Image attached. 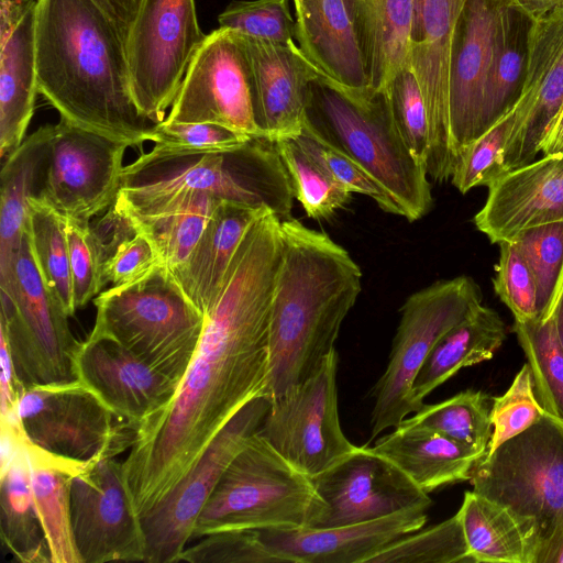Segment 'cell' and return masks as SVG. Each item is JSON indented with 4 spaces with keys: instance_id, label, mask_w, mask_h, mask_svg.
<instances>
[{
    "instance_id": "1",
    "label": "cell",
    "mask_w": 563,
    "mask_h": 563,
    "mask_svg": "<svg viewBox=\"0 0 563 563\" xmlns=\"http://www.w3.org/2000/svg\"><path fill=\"white\" fill-rule=\"evenodd\" d=\"M283 242L280 219L264 211L249 228L173 399L136 431L122 463L137 515L158 503L252 398L264 395L271 309Z\"/></svg>"
},
{
    "instance_id": "2",
    "label": "cell",
    "mask_w": 563,
    "mask_h": 563,
    "mask_svg": "<svg viewBox=\"0 0 563 563\" xmlns=\"http://www.w3.org/2000/svg\"><path fill=\"white\" fill-rule=\"evenodd\" d=\"M37 89L60 119L130 147L157 125L137 108L125 43L91 0H36Z\"/></svg>"
},
{
    "instance_id": "3",
    "label": "cell",
    "mask_w": 563,
    "mask_h": 563,
    "mask_svg": "<svg viewBox=\"0 0 563 563\" xmlns=\"http://www.w3.org/2000/svg\"><path fill=\"white\" fill-rule=\"evenodd\" d=\"M280 236L264 390L269 400L305 382L334 350L362 278L349 252L324 232L289 218L280 220Z\"/></svg>"
},
{
    "instance_id": "4",
    "label": "cell",
    "mask_w": 563,
    "mask_h": 563,
    "mask_svg": "<svg viewBox=\"0 0 563 563\" xmlns=\"http://www.w3.org/2000/svg\"><path fill=\"white\" fill-rule=\"evenodd\" d=\"M205 192L291 218L295 191L276 141L252 137L219 153L164 155L148 151L125 165L115 202L134 217L163 213L181 197Z\"/></svg>"
},
{
    "instance_id": "5",
    "label": "cell",
    "mask_w": 563,
    "mask_h": 563,
    "mask_svg": "<svg viewBox=\"0 0 563 563\" xmlns=\"http://www.w3.org/2000/svg\"><path fill=\"white\" fill-rule=\"evenodd\" d=\"M302 129L363 167L409 222L429 212L427 168L404 142L385 90L354 92L321 74L309 85Z\"/></svg>"
},
{
    "instance_id": "6",
    "label": "cell",
    "mask_w": 563,
    "mask_h": 563,
    "mask_svg": "<svg viewBox=\"0 0 563 563\" xmlns=\"http://www.w3.org/2000/svg\"><path fill=\"white\" fill-rule=\"evenodd\" d=\"M93 303L92 333L115 341L179 385L198 346L205 317L167 267L161 265L134 283L110 287Z\"/></svg>"
},
{
    "instance_id": "7",
    "label": "cell",
    "mask_w": 563,
    "mask_h": 563,
    "mask_svg": "<svg viewBox=\"0 0 563 563\" xmlns=\"http://www.w3.org/2000/svg\"><path fill=\"white\" fill-rule=\"evenodd\" d=\"M0 335L20 389L77 380L76 357L82 341L71 332L69 314L40 272L29 228L9 265L0 271Z\"/></svg>"
},
{
    "instance_id": "8",
    "label": "cell",
    "mask_w": 563,
    "mask_h": 563,
    "mask_svg": "<svg viewBox=\"0 0 563 563\" xmlns=\"http://www.w3.org/2000/svg\"><path fill=\"white\" fill-rule=\"evenodd\" d=\"M321 507L310 477L258 432L222 474L192 538L225 530L307 528Z\"/></svg>"
},
{
    "instance_id": "9",
    "label": "cell",
    "mask_w": 563,
    "mask_h": 563,
    "mask_svg": "<svg viewBox=\"0 0 563 563\" xmlns=\"http://www.w3.org/2000/svg\"><path fill=\"white\" fill-rule=\"evenodd\" d=\"M473 490L509 508L533 530L537 563L563 534V422L544 415L474 465Z\"/></svg>"
},
{
    "instance_id": "10",
    "label": "cell",
    "mask_w": 563,
    "mask_h": 563,
    "mask_svg": "<svg viewBox=\"0 0 563 563\" xmlns=\"http://www.w3.org/2000/svg\"><path fill=\"white\" fill-rule=\"evenodd\" d=\"M481 303L468 276L435 282L406 299L386 371L373 389L371 439L416 412L410 393L418 372L441 336Z\"/></svg>"
},
{
    "instance_id": "11",
    "label": "cell",
    "mask_w": 563,
    "mask_h": 563,
    "mask_svg": "<svg viewBox=\"0 0 563 563\" xmlns=\"http://www.w3.org/2000/svg\"><path fill=\"white\" fill-rule=\"evenodd\" d=\"M271 400L260 395L244 404L207 445L197 462L152 508L140 515L146 563L179 562L198 516L222 474L260 432Z\"/></svg>"
},
{
    "instance_id": "12",
    "label": "cell",
    "mask_w": 563,
    "mask_h": 563,
    "mask_svg": "<svg viewBox=\"0 0 563 563\" xmlns=\"http://www.w3.org/2000/svg\"><path fill=\"white\" fill-rule=\"evenodd\" d=\"M119 421L81 382L23 388L18 424L24 439L62 457L90 462L132 446L136 431Z\"/></svg>"
},
{
    "instance_id": "13",
    "label": "cell",
    "mask_w": 563,
    "mask_h": 563,
    "mask_svg": "<svg viewBox=\"0 0 563 563\" xmlns=\"http://www.w3.org/2000/svg\"><path fill=\"white\" fill-rule=\"evenodd\" d=\"M205 37L195 0H141L125 51L135 103L156 124L166 119Z\"/></svg>"
},
{
    "instance_id": "14",
    "label": "cell",
    "mask_w": 563,
    "mask_h": 563,
    "mask_svg": "<svg viewBox=\"0 0 563 563\" xmlns=\"http://www.w3.org/2000/svg\"><path fill=\"white\" fill-rule=\"evenodd\" d=\"M335 349L301 384L271 400L260 434L296 470L313 477L356 449L338 409Z\"/></svg>"
},
{
    "instance_id": "15",
    "label": "cell",
    "mask_w": 563,
    "mask_h": 563,
    "mask_svg": "<svg viewBox=\"0 0 563 563\" xmlns=\"http://www.w3.org/2000/svg\"><path fill=\"white\" fill-rule=\"evenodd\" d=\"M166 122H207L263 136L254 117L253 78L244 34H207L186 70Z\"/></svg>"
},
{
    "instance_id": "16",
    "label": "cell",
    "mask_w": 563,
    "mask_h": 563,
    "mask_svg": "<svg viewBox=\"0 0 563 563\" xmlns=\"http://www.w3.org/2000/svg\"><path fill=\"white\" fill-rule=\"evenodd\" d=\"M128 147L60 119L53 125L44 185L36 199L65 219L89 224L115 201Z\"/></svg>"
},
{
    "instance_id": "17",
    "label": "cell",
    "mask_w": 563,
    "mask_h": 563,
    "mask_svg": "<svg viewBox=\"0 0 563 563\" xmlns=\"http://www.w3.org/2000/svg\"><path fill=\"white\" fill-rule=\"evenodd\" d=\"M310 479L322 503L307 527L311 529L372 521L432 504L399 467L366 446H356Z\"/></svg>"
},
{
    "instance_id": "18",
    "label": "cell",
    "mask_w": 563,
    "mask_h": 563,
    "mask_svg": "<svg viewBox=\"0 0 563 563\" xmlns=\"http://www.w3.org/2000/svg\"><path fill=\"white\" fill-rule=\"evenodd\" d=\"M70 520L82 563L144 562V532L114 457L96 459L71 478Z\"/></svg>"
},
{
    "instance_id": "19",
    "label": "cell",
    "mask_w": 563,
    "mask_h": 563,
    "mask_svg": "<svg viewBox=\"0 0 563 563\" xmlns=\"http://www.w3.org/2000/svg\"><path fill=\"white\" fill-rule=\"evenodd\" d=\"M466 0H412L408 64L423 96L429 122L427 174L435 181L452 177L449 114V58L452 34Z\"/></svg>"
},
{
    "instance_id": "20",
    "label": "cell",
    "mask_w": 563,
    "mask_h": 563,
    "mask_svg": "<svg viewBox=\"0 0 563 563\" xmlns=\"http://www.w3.org/2000/svg\"><path fill=\"white\" fill-rule=\"evenodd\" d=\"M509 0H466L455 24L449 58V114L455 166L484 133L486 79L498 24Z\"/></svg>"
},
{
    "instance_id": "21",
    "label": "cell",
    "mask_w": 563,
    "mask_h": 563,
    "mask_svg": "<svg viewBox=\"0 0 563 563\" xmlns=\"http://www.w3.org/2000/svg\"><path fill=\"white\" fill-rule=\"evenodd\" d=\"M77 379L137 431L173 399L178 384L115 341L90 332L76 357Z\"/></svg>"
},
{
    "instance_id": "22",
    "label": "cell",
    "mask_w": 563,
    "mask_h": 563,
    "mask_svg": "<svg viewBox=\"0 0 563 563\" xmlns=\"http://www.w3.org/2000/svg\"><path fill=\"white\" fill-rule=\"evenodd\" d=\"M244 37L252 68L254 117L260 131L273 141L300 134L309 85L322 73L295 42Z\"/></svg>"
},
{
    "instance_id": "23",
    "label": "cell",
    "mask_w": 563,
    "mask_h": 563,
    "mask_svg": "<svg viewBox=\"0 0 563 563\" xmlns=\"http://www.w3.org/2000/svg\"><path fill=\"white\" fill-rule=\"evenodd\" d=\"M488 188L474 223L492 243L512 241L523 230L563 221V154L515 168Z\"/></svg>"
},
{
    "instance_id": "24",
    "label": "cell",
    "mask_w": 563,
    "mask_h": 563,
    "mask_svg": "<svg viewBox=\"0 0 563 563\" xmlns=\"http://www.w3.org/2000/svg\"><path fill=\"white\" fill-rule=\"evenodd\" d=\"M428 508L333 528L256 529L279 563H367L380 549L420 530Z\"/></svg>"
},
{
    "instance_id": "25",
    "label": "cell",
    "mask_w": 563,
    "mask_h": 563,
    "mask_svg": "<svg viewBox=\"0 0 563 563\" xmlns=\"http://www.w3.org/2000/svg\"><path fill=\"white\" fill-rule=\"evenodd\" d=\"M296 42L325 77L354 92L372 90L353 24L342 0H294Z\"/></svg>"
},
{
    "instance_id": "26",
    "label": "cell",
    "mask_w": 563,
    "mask_h": 563,
    "mask_svg": "<svg viewBox=\"0 0 563 563\" xmlns=\"http://www.w3.org/2000/svg\"><path fill=\"white\" fill-rule=\"evenodd\" d=\"M37 1L15 25L0 33V156L21 145L34 114L37 89L35 24Z\"/></svg>"
},
{
    "instance_id": "27",
    "label": "cell",
    "mask_w": 563,
    "mask_h": 563,
    "mask_svg": "<svg viewBox=\"0 0 563 563\" xmlns=\"http://www.w3.org/2000/svg\"><path fill=\"white\" fill-rule=\"evenodd\" d=\"M265 209L222 200L187 264L173 274L202 314L216 301L243 236Z\"/></svg>"
},
{
    "instance_id": "28",
    "label": "cell",
    "mask_w": 563,
    "mask_h": 563,
    "mask_svg": "<svg viewBox=\"0 0 563 563\" xmlns=\"http://www.w3.org/2000/svg\"><path fill=\"white\" fill-rule=\"evenodd\" d=\"M372 450L393 462L428 494L470 481L474 465L484 456L435 431L400 424L376 441Z\"/></svg>"
},
{
    "instance_id": "29",
    "label": "cell",
    "mask_w": 563,
    "mask_h": 563,
    "mask_svg": "<svg viewBox=\"0 0 563 563\" xmlns=\"http://www.w3.org/2000/svg\"><path fill=\"white\" fill-rule=\"evenodd\" d=\"M506 339V325L492 308L477 306L437 342L411 387L416 411L432 390L463 367L490 360Z\"/></svg>"
},
{
    "instance_id": "30",
    "label": "cell",
    "mask_w": 563,
    "mask_h": 563,
    "mask_svg": "<svg viewBox=\"0 0 563 563\" xmlns=\"http://www.w3.org/2000/svg\"><path fill=\"white\" fill-rule=\"evenodd\" d=\"M53 124L40 126L7 156L0 187V271L10 263L30 225V200L44 185Z\"/></svg>"
},
{
    "instance_id": "31",
    "label": "cell",
    "mask_w": 563,
    "mask_h": 563,
    "mask_svg": "<svg viewBox=\"0 0 563 563\" xmlns=\"http://www.w3.org/2000/svg\"><path fill=\"white\" fill-rule=\"evenodd\" d=\"M374 90L408 63L412 0H342Z\"/></svg>"
},
{
    "instance_id": "32",
    "label": "cell",
    "mask_w": 563,
    "mask_h": 563,
    "mask_svg": "<svg viewBox=\"0 0 563 563\" xmlns=\"http://www.w3.org/2000/svg\"><path fill=\"white\" fill-rule=\"evenodd\" d=\"M1 539L21 563H52L31 485V464L21 431L1 455Z\"/></svg>"
},
{
    "instance_id": "33",
    "label": "cell",
    "mask_w": 563,
    "mask_h": 563,
    "mask_svg": "<svg viewBox=\"0 0 563 563\" xmlns=\"http://www.w3.org/2000/svg\"><path fill=\"white\" fill-rule=\"evenodd\" d=\"M457 514L474 563H537L532 528L506 506L466 490Z\"/></svg>"
},
{
    "instance_id": "34",
    "label": "cell",
    "mask_w": 563,
    "mask_h": 563,
    "mask_svg": "<svg viewBox=\"0 0 563 563\" xmlns=\"http://www.w3.org/2000/svg\"><path fill=\"white\" fill-rule=\"evenodd\" d=\"M23 437V435H22ZM31 464V485L52 563H82L70 520V482L91 462L52 454L23 437Z\"/></svg>"
},
{
    "instance_id": "35",
    "label": "cell",
    "mask_w": 563,
    "mask_h": 563,
    "mask_svg": "<svg viewBox=\"0 0 563 563\" xmlns=\"http://www.w3.org/2000/svg\"><path fill=\"white\" fill-rule=\"evenodd\" d=\"M536 22L537 18L516 0L504 7L485 86L484 132L523 93Z\"/></svg>"
},
{
    "instance_id": "36",
    "label": "cell",
    "mask_w": 563,
    "mask_h": 563,
    "mask_svg": "<svg viewBox=\"0 0 563 563\" xmlns=\"http://www.w3.org/2000/svg\"><path fill=\"white\" fill-rule=\"evenodd\" d=\"M90 228L95 236L103 287L134 283L163 265L155 247L115 201Z\"/></svg>"
},
{
    "instance_id": "37",
    "label": "cell",
    "mask_w": 563,
    "mask_h": 563,
    "mask_svg": "<svg viewBox=\"0 0 563 563\" xmlns=\"http://www.w3.org/2000/svg\"><path fill=\"white\" fill-rule=\"evenodd\" d=\"M221 201L209 194L191 192L161 214H128L152 242L163 265L174 274L187 264Z\"/></svg>"
},
{
    "instance_id": "38",
    "label": "cell",
    "mask_w": 563,
    "mask_h": 563,
    "mask_svg": "<svg viewBox=\"0 0 563 563\" xmlns=\"http://www.w3.org/2000/svg\"><path fill=\"white\" fill-rule=\"evenodd\" d=\"M489 411L486 394L466 389L441 402L423 405L399 424L435 431L485 455L493 431Z\"/></svg>"
},
{
    "instance_id": "39",
    "label": "cell",
    "mask_w": 563,
    "mask_h": 563,
    "mask_svg": "<svg viewBox=\"0 0 563 563\" xmlns=\"http://www.w3.org/2000/svg\"><path fill=\"white\" fill-rule=\"evenodd\" d=\"M512 331L530 366L541 407L547 415L563 422V346L553 318L515 321Z\"/></svg>"
},
{
    "instance_id": "40",
    "label": "cell",
    "mask_w": 563,
    "mask_h": 563,
    "mask_svg": "<svg viewBox=\"0 0 563 563\" xmlns=\"http://www.w3.org/2000/svg\"><path fill=\"white\" fill-rule=\"evenodd\" d=\"M505 154L507 172L532 163L541 144L563 106V48L540 82L528 112L522 117V106Z\"/></svg>"
},
{
    "instance_id": "41",
    "label": "cell",
    "mask_w": 563,
    "mask_h": 563,
    "mask_svg": "<svg viewBox=\"0 0 563 563\" xmlns=\"http://www.w3.org/2000/svg\"><path fill=\"white\" fill-rule=\"evenodd\" d=\"M30 236L40 272L64 306L74 316L73 287L66 219L43 201L30 200Z\"/></svg>"
},
{
    "instance_id": "42",
    "label": "cell",
    "mask_w": 563,
    "mask_h": 563,
    "mask_svg": "<svg viewBox=\"0 0 563 563\" xmlns=\"http://www.w3.org/2000/svg\"><path fill=\"white\" fill-rule=\"evenodd\" d=\"M276 145L290 176L295 198L309 218H328L350 200L351 192L311 157L295 136L277 140Z\"/></svg>"
},
{
    "instance_id": "43",
    "label": "cell",
    "mask_w": 563,
    "mask_h": 563,
    "mask_svg": "<svg viewBox=\"0 0 563 563\" xmlns=\"http://www.w3.org/2000/svg\"><path fill=\"white\" fill-rule=\"evenodd\" d=\"M367 563H474L459 514L424 530L401 537Z\"/></svg>"
},
{
    "instance_id": "44",
    "label": "cell",
    "mask_w": 563,
    "mask_h": 563,
    "mask_svg": "<svg viewBox=\"0 0 563 563\" xmlns=\"http://www.w3.org/2000/svg\"><path fill=\"white\" fill-rule=\"evenodd\" d=\"M511 242L529 265L537 285L539 320L551 317L563 275V221L521 231Z\"/></svg>"
},
{
    "instance_id": "45",
    "label": "cell",
    "mask_w": 563,
    "mask_h": 563,
    "mask_svg": "<svg viewBox=\"0 0 563 563\" xmlns=\"http://www.w3.org/2000/svg\"><path fill=\"white\" fill-rule=\"evenodd\" d=\"M517 117L516 104L466 148L451 177L460 192L466 194L477 186L490 187L508 173L505 154Z\"/></svg>"
},
{
    "instance_id": "46",
    "label": "cell",
    "mask_w": 563,
    "mask_h": 563,
    "mask_svg": "<svg viewBox=\"0 0 563 563\" xmlns=\"http://www.w3.org/2000/svg\"><path fill=\"white\" fill-rule=\"evenodd\" d=\"M544 415L534 391L530 366L525 363L509 388L493 398L489 411L493 431L485 455L538 423Z\"/></svg>"
},
{
    "instance_id": "47",
    "label": "cell",
    "mask_w": 563,
    "mask_h": 563,
    "mask_svg": "<svg viewBox=\"0 0 563 563\" xmlns=\"http://www.w3.org/2000/svg\"><path fill=\"white\" fill-rule=\"evenodd\" d=\"M385 91L395 124L413 157L427 168L429 122L417 77L407 63L389 81Z\"/></svg>"
},
{
    "instance_id": "48",
    "label": "cell",
    "mask_w": 563,
    "mask_h": 563,
    "mask_svg": "<svg viewBox=\"0 0 563 563\" xmlns=\"http://www.w3.org/2000/svg\"><path fill=\"white\" fill-rule=\"evenodd\" d=\"M252 137L207 122H166L158 123L150 141L151 151L164 155L210 154L238 148Z\"/></svg>"
},
{
    "instance_id": "49",
    "label": "cell",
    "mask_w": 563,
    "mask_h": 563,
    "mask_svg": "<svg viewBox=\"0 0 563 563\" xmlns=\"http://www.w3.org/2000/svg\"><path fill=\"white\" fill-rule=\"evenodd\" d=\"M218 22L219 27L264 41H296V20L291 16L289 0L233 1L219 14Z\"/></svg>"
},
{
    "instance_id": "50",
    "label": "cell",
    "mask_w": 563,
    "mask_h": 563,
    "mask_svg": "<svg viewBox=\"0 0 563 563\" xmlns=\"http://www.w3.org/2000/svg\"><path fill=\"white\" fill-rule=\"evenodd\" d=\"M499 250L493 279L496 294L512 312L516 322L538 319L537 285L529 265L514 242H500Z\"/></svg>"
},
{
    "instance_id": "51",
    "label": "cell",
    "mask_w": 563,
    "mask_h": 563,
    "mask_svg": "<svg viewBox=\"0 0 563 563\" xmlns=\"http://www.w3.org/2000/svg\"><path fill=\"white\" fill-rule=\"evenodd\" d=\"M295 137L301 147L347 191L368 196L383 211L401 216L399 207L388 192L354 161L303 129Z\"/></svg>"
},
{
    "instance_id": "52",
    "label": "cell",
    "mask_w": 563,
    "mask_h": 563,
    "mask_svg": "<svg viewBox=\"0 0 563 563\" xmlns=\"http://www.w3.org/2000/svg\"><path fill=\"white\" fill-rule=\"evenodd\" d=\"M191 563H279L261 541L256 529L225 530L203 537L186 547L179 562Z\"/></svg>"
},
{
    "instance_id": "53",
    "label": "cell",
    "mask_w": 563,
    "mask_h": 563,
    "mask_svg": "<svg viewBox=\"0 0 563 563\" xmlns=\"http://www.w3.org/2000/svg\"><path fill=\"white\" fill-rule=\"evenodd\" d=\"M75 309L84 308L103 288L98 246L90 223L66 219Z\"/></svg>"
},
{
    "instance_id": "54",
    "label": "cell",
    "mask_w": 563,
    "mask_h": 563,
    "mask_svg": "<svg viewBox=\"0 0 563 563\" xmlns=\"http://www.w3.org/2000/svg\"><path fill=\"white\" fill-rule=\"evenodd\" d=\"M111 21L126 42L130 29L137 15L141 0H91Z\"/></svg>"
},
{
    "instance_id": "55",
    "label": "cell",
    "mask_w": 563,
    "mask_h": 563,
    "mask_svg": "<svg viewBox=\"0 0 563 563\" xmlns=\"http://www.w3.org/2000/svg\"><path fill=\"white\" fill-rule=\"evenodd\" d=\"M32 2L33 0H1L0 33L12 29Z\"/></svg>"
},
{
    "instance_id": "56",
    "label": "cell",
    "mask_w": 563,
    "mask_h": 563,
    "mask_svg": "<svg viewBox=\"0 0 563 563\" xmlns=\"http://www.w3.org/2000/svg\"><path fill=\"white\" fill-rule=\"evenodd\" d=\"M543 156L563 154V106L553 120L542 144Z\"/></svg>"
},
{
    "instance_id": "57",
    "label": "cell",
    "mask_w": 563,
    "mask_h": 563,
    "mask_svg": "<svg viewBox=\"0 0 563 563\" xmlns=\"http://www.w3.org/2000/svg\"><path fill=\"white\" fill-rule=\"evenodd\" d=\"M526 10L532 13L536 18L553 10L563 7V0H516Z\"/></svg>"
},
{
    "instance_id": "58",
    "label": "cell",
    "mask_w": 563,
    "mask_h": 563,
    "mask_svg": "<svg viewBox=\"0 0 563 563\" xmlns=\"http://www.w3.org/2000/svg\"><path fill=\"white\" fill-rule=\"evenodd\" d=\"M551 317L554 320L556 332L560 339V342L563 346V275L558 288L553 310Z\"/></svg>"
},
{
    "instance_id": "59",
    "label": "cell",
    "mask_w": 563,
    "mask_h": 563,
    "mask_svg": "<svg viewBox=\"0 0 563 563\" xmlns=\"http://www.w3.org/2000/svg\"><path fill=\"white\" fill-rule=\"evenodd\" d=\"M542 563H563V534L547 552Z\"/></svg>"
}]
</instances>
